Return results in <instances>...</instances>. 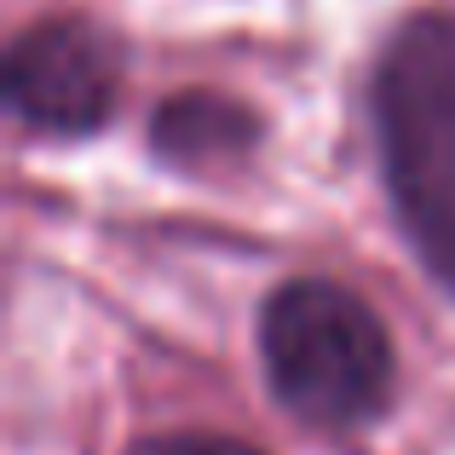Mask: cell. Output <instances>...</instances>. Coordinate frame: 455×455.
I'll return each instance as SVG.
<instances>
[{
    "label": "cell",
    "mask_w": 455,
    "mask_h": 455,
    "mask_svg": "<svg viewBox=\"0 0 455 455\" xmlns=\"http://www.w3.org/2000/svg\"><path fill=\"white\" fill-rule=\"evenodd\" d=\"M266 380L306 427H363L392 398V340L352 289L300 277L259 311Z\"/></svg>",
    "instance_id": "2"
},
{
    "label": "cell",
    "mask_w": 455,
    "mask_h": 455,
    "mask_svg": "<svg viewBox=\"0 0 455 455\" xmlns=\"http://www.w3.org/2000/svg\"><path fill=\"white\" fill-rule=\"evenodd\" d=\"M133 455H259V450L220 438V433H167V438H145Z\"/></svg>",
    "instance_id": "5"
},
{
    "label": "cell",
    "mask_w": 455,
    "mask_h": 455,
    "mask_svg": "<svg viewBox=\"0 0 455 455\" xmlns=\"http://www.w3.org/2000/svg\"><path fill=\"white\" fill-rule=\"evenodd\" d=\"M254 139V116H243L231 99H213V92H190V99L162 104L156 116V145L173 162H202V156H225L236 145Z\"/></svg>",
    "instance_id": "4"
},
{
    "label": "cell",
    "mask_w": 455,
    "mask_h": 455,
    "mask_svg": "<svg viewBox=\"0 0 455 455\" xmlns=\"http://www.w3.org/2000/svg\"><path fill=\"white\" fill-rule=\"evenodd\" d=\"M6 104L41 133H87L116 104V52L92 23L46 18L12 41Z\"/></svg>",
    "instance_id": "3"
},
{
    "label": "cell",
    "mask_w": 455,
    "mask_h": 455,
    "mask_svg": "<svg viewBox=\"0 0 455 455\" xmlns=\"http://www.w3.org/2000/svg\"><path fill=\"white\" fill-rule=\"evenodd\" d=\"M375 133L398 220L455 289V12L410 18L375 69Z\"/></svg>",
    "instance_id": "1"
}]
</instances>
